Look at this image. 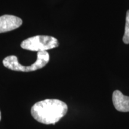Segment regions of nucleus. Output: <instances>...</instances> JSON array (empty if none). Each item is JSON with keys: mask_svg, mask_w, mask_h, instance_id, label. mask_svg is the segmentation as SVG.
<instances>
[{"mask_svg": "<svg viewBox=\"0 0 129 129\" xmlns=\"http://www.w3.org/2000/svg\"><path fill=\"white\" fill-rule=\"evenodd\" d=\"M67 105L59 99H47L38 102L31 108V114L38 122L44 124H53L66 115Z\"/></svg>", "mask_w": 129, "mask_h": 129, "instance_id": "1", "label": "nucleus"}, {"mask_svg": "<svg viewBox=\"0 0 129 129\" xmlns=\"http://www.w3.org/2000/svg\"><path fill=\"white\" fill-rule=\"evenodd\" d=\"M50 56L47 51H39L37 53V59L31 65L25 66L19 62L18 59L15 56L6 57L3 60L5 67L11 70L21 72H31L41 69L49 62Z\"/></svg>", "mask_w": 129, "mask_h": 129, "instance_id": "2", "label": "nucleus"}, {"mask_svg": "<svg viewBox=\"0 0 129 129\" xmlns=\"http://www.w3.org/2000/svg\"><path fill=\"white\" fill-rule=\"evenodd\" d=\"M59 41L54 37L47 35H36L24 40L21 47L33 51H46L59 46Z\"/></svg>", "mask_w": 129, "mask_h": 129, "instance_id": "3", "label": "nucleus"}, {"mask_svg": "<svg viewBox=\"0 0 129 129\" xmlns=\"http://www.w3.org/2000/svg\"><path fill=\"white\" fill-rule=\"evenodd\" d=\"M22 23V19L17 16L7 14L0 16V33L16 29L19 28Z\"/></svg>", "mask_w": 129, "mask_h": 129, "instance_id": "4", "label": "nucleus"}, {"mask_svg": "<svg viewBox=\"0 0 129 129\" xmlns=\"http://www.w3.org/2000/svg\"><path fill=\"white\" fill-rule=\"evenodd\" d=\"M114 107L120 112H129V97L125 96L119 90H115L112 94Z\"/></svg>", "mask_w": 129, "mask_h": 129, "instance_id": "5", "label": "nucleus"}, {"mask_svg": "<svg viewBox=\"0 0 129 129\" xmlns=\"http://www.w3.org/2000/svg\"><path fill=\"white\" fill-rule=\"evenodd\" d=\"M123 41L125 44H129V10L127 11L126 14L125 32L123 37Z\"/></svg>", "mask_w": 129, "mask_h": 129, "instance_id": "6", "label": "nucleus"}, {"mask_svg": "<svg viewBox=\"0 0 129 129\" xmlns=\"http://www.w3.org/2000/svg\"><path fill=\"white\" fill-rule=\"evenodd\" d=\"M1 112H0V120H1Z\"/></svg>", "mask_w": 129, "mask_h": 129, "instance_id": "7", "label": "nucleus"}]
</instances>
